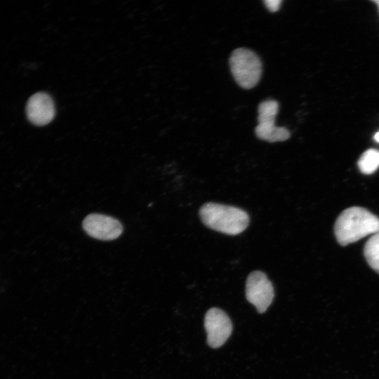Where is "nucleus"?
<instances>
[{"label": "nucleus", "instance_id": "f257e3e1", "mask_svg": "<svg viewBox=\"0 0 379 379\" xmlns=\"http://www.w3.org/2000/svg\"><path fill=\"white\" fill-rule=\"evenodd\" d=\"M334 232L342 246L354 243L361 238L379 232V218L364 208L350 207L338 217Z\"/></svg>", "mask_w": 379, "mask_h": 379}, {"label": "nucleus", "instance_id": "4468645a", "mask_svg": "<svg viewBox=\"0 0 379 379\" xmlns=\"http://www.w3.org/2000/svg\"><path fill=\"white\" fill-rule=\"evenodd\" d=\"M377 3H378V5H379V1H377Z\"/></svg>", "mask_w": 379, "mask_h": 379}, {"label": "nucleus", "instance_id": "39448f33", "mask_svg": "<svg viewBox=\"0 0 379 379\" xmlns=\"http://www.w3.org/2000/svg\"><path fill=\"white\" fill-rule=\"evenodd\" d=\"M204 327L207 333V343L212 348L221 347L232 331L230 317L223 310L217 307L211 308L206 313Z\"/></svg>", "mask_w": 379, "mask_h": 379}, {"label": "nucleus", "instance_id": "f03ea898", "mask_svg": "<svg viewBox=\"0 0 379 379\" xmlns=\"http://www.w3.org/2000/svg\"><path fill=\"white\" fill-rule=\"evenodd\" d=\"M199 216L208 227L229 235H237L244 232L249 223V217L244 210L213 202L204 204Z\"/></svg>", "mask_w": 379, "mask_h": 379}, {"label": "nucleus", "instance_id": "7ed1b4c3", "mask_svg": "<svg viewBox=\"0 0 379 379\" xmlns=\"http://www.w3.org/2000/svg\"><path fill=\"white\" fill-rule=\"evenodd\" d=\"M232 74L237 84L243 88H253L259 82L262 74V63L251 50L237 48L230 58Z\"/></svg>", "mask_w": 379, "mask_h": 379}, {"label": "nucleus", "instance_id": "20e7f679", "mask_svg": "<svg viewBox=\"0 0 379 379\" xmlns=\"http://www.w3.org/2000/svg\"><path fill=\"white\" fill-rule=\"evenodd\" d=\"M274 296L273 285L264 272L256 270L248 274L246 282V297L259 313L267 310Z\"/></svg>", "mask_w": 379, "mask_h": 379}, {"label": "nucleus", "instance_id": "1a4fd4ad", "mask_svg": "<svg viewBox=\"0 0 379 379\" xmlns=\"http://www.w3.org/2000/svg\"><path fill=\"white\" fill-rule=\"evenodd\" d=\"M364 254L369 266L379 274V232L368 239L364 246Z\"/></svg>", "mask_w": 379, "mask_h": 379}, {"label": "nucleus", "instance_id": "f8f14e48", "mask_svg": "<svg viewBox=\"0 0 379 379\" xmlns=\"http://www.w3.org/2000/svg\"><path fill=\"white\" fill-rule=\"evenodd\" d=\"M264 3L267 8L271 12L277 11L281 3V0H265Z\"/></svg>", "mask_w": 379, "mask_h": 379}, {"label": "nucleus", "instance_id": "9b49d317", "mask_svg": "<svg viewBox=\"0 0 379 379\" xmlns=\"http://www.w3.org/2000/svg\"><path fill=\"white\" fill-rule=\"evenodd\" d=\"M358 167L364 174H371L379 167V150L369 149L365 151L358 161Z\"/></svg>", "mask_w": 379, "mask_h": 379}, {"label": "nucleus", "instance_id": "423d86ee", "mask_svg": "<svg viewBox=\"0 0 379 379\" xmlns=\"http://www.w3.org/2000/svg\"><path fill=\"white\" fill-rule=\"evenodd\" d=\"M82 226L89 236L102 241L114 240L123 232V226L118 220L100 213L87 215Z\"/></svg>", "mask_w": 379, "mask_h": 379}, {"label": "nucleus", "instance_id": "9d476101", "mask_svg": "<svg viewBox=\"0 0 379 379\" xmlns=\"http://www.w3.org/2000/svg\"><path fill=\"white\" fill-rule=\"evenodd\" d=\"M279 104L274 100L262 101L258 105V124H275V117L278 113Z\"/></svg>", "mask_w": 379, "mask_h": 379}, {"label": "nucleus", "instance_id": "0eeeda50", "mask_svg": "<svg viewBox=\"0 0 379 379\" xmlns=\"http://www.w3.org/2000/svg\"><path fill=\"white\" fill-rule=\"evenodd\" d=\"M55 109L53 99L46 93L32 95L26 105V114L34 125L41 126L49 124L54 118Z\"/></svg>", "mask_w": 379, "mask_h": 379}, {"label": "nucleus", "instance_id": "6e6552de", "mask_svg": "<svg viewBox=\"0 0 379 379\" xmlns=\"http://www.w3.org/2000/svg\"><path fill=\"white\" fill-rule=\"evenodd\" d=\"M255 133L259 139L270 142L285 141L291 136L286 128L277 126L275 124H258Z\"/></svg>", "mask_w": 379, "mask_h": 379}, {"label": "nucleus", "instance_id": "ddd939ff", "mask_svg": "<svg viewBox=\"0 0 379 379\" xmlns=\"http://www.w3.org/2000/svg\"><path fill=\"white\" fill-rule=\"evenodd\" d=\"M374 139L375 140V141H377L378 142H379V132L376 133L374 135Z\"/></svg>", "mask_w": 379, "mask_h": 379}]
</instances>
